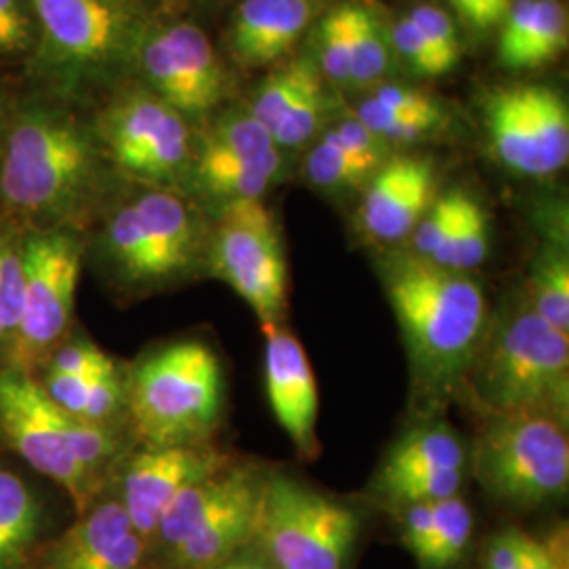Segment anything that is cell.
<instances>
[{
	"label": "cell",
	"mask_w": 569,
	"mask_h": 569,
	"mask_svg": "<svg viewBox=\"0 0 569 569\" xmlns=\"http://www.w3.org/2000/svg\"><path fill=\"white\" fill-rule=\"evenodd\" d=\"M266 331V392L277 422L306 456L317 448L319 392L305 346L281 326Z\"/></svg>",
	"instance_id": "obj_20"
},
{
	"label": "cell",
	"mask_w": 569,
	"mask_h": 569,
	"mask_svg": "<svg viewBox=\"0 0 569 569\" xmlns=\"http://www.w3.org/2000/svg\"><path fill=\"white\" fill-rule=\"evenodd\" d=\"M407 16L418 26V30L430 42V47L437 51L448 72H451L462 58V39L453 18L446 9L428 2L416 4Z\"/></svg>",
	"instance_id": "obj_39"
},
{
	"label": "cell",
	"mask_w": 569,
	"mask_h": 569,
	"mask_svg": "<svg viewBox=\"0 0 569 569\" xmlns=\"http://www.w3.org/2000/svg\"><path fill=\"white\" fill-rule=\"evenodd\" d=\"M385 161L359 152L329 124L306 154L305 176L327 194H345L366 188Z\"/></svg>",
	"instance_id": "obj_26"
},
{
	"label": "cell",
	"mask_w": 569,
	"mask_h": 569,
	"mask_svg": "<svg viewBox=\"0 0 569 569\" xmlns=\"http://www.w3.org/2000/svg\"><path fill=\"white\" fill-rule=\"evenodd\" d=\"M81 274V247L61 230L23 241V308L7 357L11 369L28 371L60 342L72 321Z\"/></svg>",
	"instance_id": "obj_12"
},
{
	"label": "cell",
	"mask_w": 569,
	"mask_h": 569,
	"mask_svg": "<svg viewBox=\"0 0 569 569\" xmlns=\"http://www.w3.org/2000/svg\"><path fill=\"white\" fill-rule=\"evenodd\" d=\"M262 489L264 479L258 475L182 547L167 555L171 568L211 569L234 557L256 533Z\"/></svg>",
	"instance_id": "obj_21"
},
{
	"label": "cell",
	"mask_w": 569,
	"mask_h": 569,
	"mask_svg": "<svg viewBox=\"0 0 569 569\" xmlns=\"http://www.w3.org/2000/svg\"><path fill=\"white\" fill-rule=\"evenodd\" d=\"M327 0H239L228 23V51L247 70L291 60Z\"/></svg>",
	"instance_id": "obj_17"
},
{
	"label": "cell",
	"mask_w": 569,
	"mask_h": 569,
	"mask_svg": "<svg viewBox=\"0 0 569 569\" xmlns=\"http://www.w3.org/2000/svg\"><path fill=\"white\" fill-rule=\"evenodd\" d=\"M486 127L496 159L526 178H549L569 159V110L547 84H515L486 102Z\"/></svg>",
	"instance_id": "obj_13"
},
{
	"label": "cell",
	"mask_w": 569,
	"mask_h": 569,
	"mask_svg": "<svg viewBox=\"0 0 569 569\" xmlns=\"http://www.w3.org/2000/svg\"><path fill=\"white\" fill-rule=\"evenodd\" d=\"M112 359L91 342H70L61 346L51 357L47 373L58 376H96L108 369H114Z\"/></svg>",
	"instance_id": "obj_40"
},
{
	"label": "cell",
	"mask_w": 569,
	"mask_h": 569,
	"mask_svg": "<svg viewBox=\"0 0 569 569\" xmlns=\"http://www.w3.org/2000/svg\"><path fill=\"white\" fill-rule=\"evenodd\" d=\"M106 256L122 281L161 284L188 272L203 234L192 207L163 188L119 207L106 228Z\"/></svg>",
	"instance_id": "obj_8"
},
{
	"label": "cell",
	"mask_w": 569,
	"mask_h": 569,
	"mask_svg": "<svg viewBox=\"0 0 569 569\" xmlns=\"http://www.w3.org/2000/svg\"><path fill=\"white\" fill-rule=\"evenodd\" d=\"M133 2H138V4H140V2H142V0H133Z\"/></svg>",
	"instance_id": "obj_48"
},
{
	"label": "cell",
	"mask_w": 569,
	"mask_h": 569,
	"mask_svg": "<svg viewBox=\"0 0 569 569\" xmlns=\"http://www.w3.org/2000/svg\"><path fill=\"white\" fill-rule=\"evenodd\" d=\"M359 517L287 475L264 479L256 533L274 569H345Z\"/></svg>",
	"instance_id": "obj_7"
},
{
	"label": "cell",
	"mask_w": 569,
	"mask_h": 569,
	"mask_svg": "<svg viewBox=\"0 0 569 569\" xmlns=\"http://www.w3.org/2000/svg\"><path fill=\"white\" fill-rule=\"evenodd\" d=\"M100 136L114 163L143 182H178L194 157L190 121L146 87L108 106Z\"/></svg>",
	"instance_id": "obj_14"
},
{
	"label": "cell",
	"mask_w": 569,
	"mask_h": 569,
	"mask_svg": "<svg viewBox=\"0 0 569 569\" xmlns=\"http://www.w3.org/2000/svg\"><path fill=\"white\" fill-rule=\"evenodd\" d=\"M256 477L249 468H224L182 489L164 510L152 542H159L167 555L182 547Z\"/></svg>",
	"instance_id": "obj_23"
},
{
	"label": "cell",
	"mask_w": 569,
	"mask_h": 569,
	"mask_svg": "<svg viewBox=\"0 0 569 569\" xmlns=\"http://www.w3.org/2000/svg\"><path fill=\"white\" fill-rule=\"evenodd\" d=\"M188 173L201 192L222 203L264 199L268 190L283 178V150L272 148L256 157H226L194 148Z\"/></svg>",
	"instance_id": "obj_22"
},
{
	"label": "cell",
	"mask_w": 569,
	"mask_h": 569,
	"mask_svg": "<svg viewBox=\"0 0 569 569\" xmlns=\"http://www.w3.org/2000/svg\"><path fill=\"white\" fill-rule=\"evenodd\" d=\"M465 481V468H435V470H411L403 475L382 477L385 491L401 505L441 502L458 496Z\"/></svg>",
	"instance_id": "obj_36"
},
{
	"label": "cell",
	"mask_w": 569,
	"mask_h": 569,
	"mask_svg": "<svg viewBox=\"0 0 569 569\" xmlns=\"http://www.w3.org/2000/svg\"><path fill=\"white\" fill-rule=\"evenodd\" d=\"M199 2H220V0H199Z\"/></svg>",
	"instance_id": "obj_47"
},
{
	"label": "cell",
	"mask_w": 569,
	"mask_h": 569,
	"mask_svg": "<svg viewBox=\"0 0 569 569\" xmlns=\"http://www.w3.org/2000/svg\"><path fill=\"white\" fill-rule=\"evenodd\" d=\"M213 449L194 446L148 448L138 453L122 477L121 502L127 517L150 545L167 507L182 489L224 470Z\"/></svg>",
	"instance_id": "obj_16"
},
{
	"label": "cell",
	"mask_w": 569,
	"mask_h": 569,
	"mask_svg": "<svg viewBox=\"0 0 569 569\" xmlns=\"http://www.w3.org/2000/svg\"><path fill=\"white\" fill-rule=\"evenodd\" d=\"M489 251V220L481 203L467 192L460 216L449 232L448 241L428 262L467 272L483 264Z\"/></svg>",
	"instance_id": "obj_32"
},
{
	"label": "cell",
	"mask_w": 569,
	"mask_h": 569,
	"mask_svg": "<svg viewBox=\"0 0 569 569\" xmlns=\"http://www.w3.org/2000/svg\"><path fill=\"white\" fill-rule=\"evenodd\" d=\"M211 569H274L272 568V563H264V561H258V559H249V557H243V559H237V557H230L228 561L224 563H220V566H216V568Z\"/></svg>",
	"instance_id": "obj_46"
},
{
	"label": "cell",
	"mask_w": 569,
	"mask_h": 569,
	"mask_svg": "<svg viewBox=\"0 0 569 569\" xmlns=\"http://www.w3.org/2000/svg\"><path fill=\"white\" fill-rule=\"evenodd\" d=\"M390 26V41L395 56L399 61V68L403 66L416 77H441L448 74V68L443 66L437 51L430 47L425 34L418 30V26L403 16Z\"/></svg>",
	"instance_id": "obj_38"
},
{
	"label": "cell",
	"mask_w": 569,
	"mask_h": 569,
	"mask_svg": "<svg viewBox=\"0 0 569 569\" xmlns=\"http://www.w3.org/2000/svg\"><path fill=\"white\" fill-rule=\"evenodd\" d=\"M465 197H467L465 190H449L446 194L437 197L435 203L428 207L425 218L411 232L413 251L418 258L432 260L437 251L448 241L449 232L460 216Z\"/></svg>",
	"instance_id": "obj_37"
},
{
	"label": "cell",
	"mask_w": 569,
	"mask_h": 569,
	"mask_svg": "<svg viewBox=\"0 0 569 569\" xmlns=\"http://www.w3.org/2000/svg\"><path fill=\"white\" fill-rule=\"evenodd\" d=\"M566 547L561 542H542L536 540L531 542L528 555L523 557L521 566L517 569H568V559H566Z\"/></svg>",
	"instance_id": "obj_45"
},
{
	"label": "cell",
	"mask_w": 569,
	"mask_h": 569,
	"mask_svg": "<svg viewBox=\"0 0 569 569\" xmlns=\"http://www.w3.org/2000/svg\"><path fill=\"white\" fill-rule=\"evenodd\" d=\"M533 538L509 529L498 533L496 538L489 540L488 550H486V559H483V569H517L521 566L523 557L528 555Z\"/></svg>",
	"instance_id": "obj_42"
},
{
	"label": "cell",
	"mask_w": 569,
	"mask_h": 569,
	"mask_svg": "<svg viewBox=\"0 0 569 569\" xmlns=\"http://www.w3.org/2000/svg\"><path fill=\"white\" fill-rule=\"evenodd\" d=\"M310 60L331 87L350 84V0L327 7L310 28Z\"/></svg>",
	"instance_id": "obj_29"
},
{
	"label": "cell",
	"mask_w": 569,
	"mask_h": 569,
	"mask_svg": "<svg viewBox=\"0 0 569 569\" xmlns=\"http://www.w3.org/2000/svg\"><path fill=\"white\" fill-rule=\"evenodd\" d=\"M475 392L491 416L545 413L566 422L569 338L531 306L512 315L488 346Z\"/></svg>",
	"instance_id": "obj_5"
},
{
	"label": "cell",
	"mask_w": 569,
	"mask_h": 569,
	"mask_svg": "<svg viewBox=\"0 0 569 569\" xmlns=\"http://www.w3.org/2000/svg\"><path fill=\"white\" fill-rule=\"evenodd\" d=\"M387 293L422 380L441 387L462 376L486 333L481 284L413 256L388 268Z\"/></svg>",
	"instance_id": "obj_1"
},
{
	"label": "cell",
	"mask_w": 569,
	"mask_h": 569,
	"mask_svg": "<svg viewBox=\"0 0 569 569\" xmlns=\"http://www.w3.org/2000/svg\"><path fill=\"white\" fill-rule=\"evenodd\" d=\"M211 266L253 308L264 329L281 323L289 266L277 218L264 199L224 203L211 241Z\"/></svg>",
	"instance_id": "obj_9"
},
{
	"label": "cell",
	"mask_w": 569,
	"mask_h": 569,
	"mask_svg": "<svg viewBox=\"0 0 569 569\" xmlns=\"http://www.w3.org/2000/svg\"><path fill=\"white\" fill-rule=\"evenodd\" d=\"M32 44V20L23 0H0V53H21Z\"/></svg>",
	"instance_id": "obj_41"
},
{
	"label": "cell",
	"mask_w": 569,
	"mask_h": 569,
	"mask_svg": "<svg viewBox=\"0 0 569 569\" xmlns=\"http://www.w3.org/2000/svg\"><path fill=\"white\" fill-rule=\"evenodd\" d=\"M277 148L264 124L258 121L247 106H230L213 117L197 150L226 157H256Z\"/></svg>",
	"instance_id": "obj_31"
},
{
	"label": "cell",
	"mask_w": 569,
	"mask_h": 569,
	"mask_svg": "<svg viewBox=\"0 0 569 569\" xmlns=\"http://www.w3.org/2000/svg\"><path fill=\"white\" fill-rule=\"evenodd\" d=\"M42 72L68 93L98 91L124 77L142 37L133 0H30Z\"/></svg>",
	"instance_id": "obj_2"
},
{
	"label": "cell",
	"mask_w": 569,
	"mask_h": 569,
	"mask_svg": "<svg viewBox=\"0 0 569 569\" xmlns=\"http://www.w3.org/2000/svg\"><path fill=\"white\" fill-rule=\"evenodd\" d=\"M531 310L561 333L569 331V260L566 247L549 244L531 272Z\"/></svg>",
	"instance_id": "obj_30"
},
{
	"label": "cell",
	"mask_w": 569,
	"mask_h": 569,
	"mask_svg": "<svg viewBox=\"0 0 569 569\" xmlns=\"http://www.w3.org/2000/svg\"><path fill=\"white\" fill-rule=\"evenodd\" d=\"M336 100L333 87L306 53L272 68L244 106L279 150H296L326 131L338 114Z\"/></svg>",
	"instance_id": "obj_15"
},
{
	"label": "cell",
	"mask_w": 569,
	"mask_h": 569,
	"mask_svg": "<svg viewBox=\"0 0 569 569\" xmlns=\"http://www.w3.org/2000/svg\"><path fill=\"white\" fill-rule=\"evenodd\" d=\"M399 61L390 41L388 21L366 2L350 0V84L371 91L392 81Z\"/></svg>",
	"instance_id": "obj_25"
},
{
	"label": "cell",
	"mask_w": 569,
	"mask_h": 569,
	"mask_svg": "<svg viewBox=\"0 0 569 569\" xmlns=\"http://www.w3.org/2000/svg\"><path fill=\"white\" fill-rule=\"evenodd\" d=\"M224 397L222 363L197 340L164 346L138 366L127 387L133 420L150 448L201 443L218 425Z\"/></svg>",
	"instance_id": "obj_3"
},
{
	"label": "cell",
	"mask_w": 569,
	"mask_h": 569,
	"mask_svg": "<svg viewBox=\"0 0 569 569\" xmlns=\"http://www.w3.org/2000/svg\"><path fill=\"white\" fill-rule=\"evenodd\" d=\"M0 432L30 467L66 489L77 509L91 507L96 479L72 448V416L28 371L0 373Z\"/></svg>",
	"instance_id": "obj_11"
},
{
	"label": "cell",
	"mask_w": 569,
	"mask_h": 569,
	"mask_svg": "<svg viewBox=\"0 0 569 569\" xmlns=\"http://www.w3.org/2000/svg\"><path fill=\"white\" fill-rule=\"evenodd\" d=\"M456 16L472 30L486 32L493 26H500L509 11L512 0H448Z\"/></svg>",
	"instance_id": "obj_43"
},
{
	"label": "cell",
	"mask_w": 569,
	"mask_h": 569,
	"mask_svg": "<svg viewBox=\"0 0 569 569\" xmlns=\"http://www.w3.org/2000/svg\"><path fill=\"white\" fill-rule=\"evenodd\" d=\"M23 308V243L0 234V350L9 352Z\"/></svg>",
	"instance_id": "obj_34"
},
{
	"label": "cell",
	"mask_w": 569,
	"mask_h": 569,
	"mask_svg": "<svg viewBox=\"0 0 569 569\" xmlns=\"http://www.w3.org/2000/svg\"><path fill=\"white\" fill-rule=\"evenodd\" d=\"M352 117L366 124L367 129L382 142L390 146L425 142L428 138L441 133L449 121L448 110L443 103L422 110L407 108H388L363 98L355 106Z\"/></svg>",
	"instance_id": "obj_27"
},
{
	"label": "cell",
	"mask_w": 569,
	"mask_h": 569,
	"mask_svg": "<svg viewBox=\"0 0 569 569\" xmlns=\"http://www.w3.org/2000/svg\"><path fill=\"white\" fill-rule=\"evenodd\" d=\"M148 542L119 500L82 512L44 557L42 569H150Z\"/></svg>",
	"instance_id": "obj_19"
},
{
	"label": "cell",
	"mask_w": 569,
	"mask_h": 569,
	"mask_svg": "<svg viewBox=\"0 0 569 569\" xmlns=\"http://www.w3.org/2000/svg\"><path fill=\"white\" fill-rule=\"evenodd\" d=\"M0 117H2V108H0Z\"/></svg>",
	"instance_id": "obj_49"
},
{
	"label": "cell",
	"mask_w": 569,
	"mask_h": 569,
	"mask_svg": "<svg viewBox=\"0 0 569 569\" xmlns=\"http://www.w3.org/2000/svg\"><path fill=\"white\" fill-rule=\"evenodd\" d=\"M96 171V148L79 122L34 106L9 131L0 169L4 203L26 216H56L81 199Z\"/></svg>",
	"instance_id": "obj_4"
},
{
	"label": "cell",
	"mask_w": 569,
	"mask_h": 569,
	"mask_svg": "<svg viewBox=\"0 0 569 569\" xmlns=\"http://www.w3.org/2000/svg\"><path fill=\"white\" fill-rule=\"evenodd\" d=\"M133 68L150 93L188 121L209 119L230 93L224 63L192 21L146 23Z\"/></svg>",
	"instance_id": "obj_10"
},
{
	"label": "cell",
	"mask_w": 569,
	"mask_h": 569,
	"mask_svg": "<svg viewBox=\"0 0 569 569\" xmlns=\"http://www.w3.org/2000/svg\"><path fill=\"white\" fill-rule=\"evenodd\" d=\"M475 470L493 498L519 509L561 498L569 483L563 422L545 413L493 416L479 437Z\"/></svg>",
	"instance_id": "obj_6"
},
{
	"label": "cell",
	"mask_w": 569,
	"mask_h": 569,
	"mask_svg": "<svg viewBox=\"0 0 569 569\" xmlns=\"http://www.w3.org/2000/svg\"><path fill=\"white\" fill-rule=\"evenodd\" d=\"M432 505L435 502L407 505L403 512V542L407 549L416 555V559H420L427 549L430 529H432Z\"/></svg>",
	"instance_id": "obj_44"
},
{
	"label": "cell",
	"mask_w": 569,
	"mask_h": 569,
	"mask_svg": "<svg viewBox=\"0 0 569 569\" xmlns=\"http://www.w3.org/2000/svg\"><path fill=\"white\" fill-rule=\"evenodd\" d=\"M569 23L561 0H538L528 47L521 56L519 70H536L559 58L568 47Z\"/></svg>",
	"instance_id": "obj_35"
},
{
	"label": "cell",
	"mask_w": 569,
	"mask_h": 569,
	"mask_svg": "<svg viewBox=\"0 0 569 569\" xmlns=\"http://www.w3.org/2000/svg\"><path fill=\"white\" fill-rule=\"evenodd\" d=\"M472 536V512L460 496L432 505V529L427 549L418 559L427 569L456 563L468 549Z\"/></svg>",
	"instance_id": "obj_33"
},
{
	"label": "cell",
	"mask_w": 569,
	"mask_h": 569,
	"mask_svg": "<svg viewBox=\"0 0 569 569\" xmlns=\"http://www.w3.org/2000/svg\"><path fill=\"white\" fill-rule=\"evenodd\" d=\"M359 220L373 241L399 243L437 199L435 164L422 157H388L369 180Z\"/></svg>",
	"instance_id": "obj_18"
},
{
	"label": "cell",
	"mask_w": 569,
	"mask_h": 569,
	"mask_svg": "<svg viewBox=\"0 0 569 569\" xmlns=\"http://www.w3.org/2000/svg\"><path fill=\"white\" fill-rule=\"evenodd\" d=\"M42 529V509L30 486L0 468V569H28Z\"/></svg>",
	"instance_id": "obj_24"
},
{
	"label": "cell",
	"mask_w": 569,
	"mask_h": 569,
	"mask_svg": "<svg viewBox=\"0 0 569 569\" xmlns=\"http://www.w3.org/2000/svg\"><path fill=\"white\" fill-rule=\"evenodd\" d=\"M467 449L460 437L446 427L420 428L390 451L382 477L403 475L411 470H435V468H465Z\"/></svg>",
	"instance_id": "obj_28"
}]
</instances>
